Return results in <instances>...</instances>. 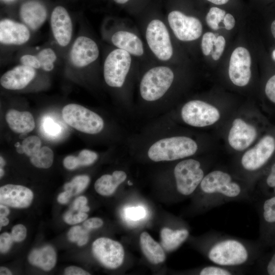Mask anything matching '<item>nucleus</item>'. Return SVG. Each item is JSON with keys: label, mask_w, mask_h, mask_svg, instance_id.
<instances>
[{"label": "nucleus", "mask_w": 275, "mask_h": 275, "mask_svg": "<svg viewBox=\"0 0 275 275\" xmlns=\"http://www.w3.org/2000/svg\"><path fill=\"white\" fill-rule=\"evenodd\" d=\"M173 174L176 190L184 196L194 194L205 175L201 162L193 158L178 162L174 167Z\"/></svg>", "instance_id": "nucleus-6"}, {"label": "nucleus", "mask_w": 275, "mask_h": 275, "mask_svg": "<svg viewBox=\"0 0 275 275\" xmlns=\"http://www.w3.org/2000/svg\"><path fill=\"white\" fill-rule=\"evenodd\" d=\"M10 213L8 208L4 204L0 205V216H7Z\"/></svg>", "instance_id": "nucleus-52"}, {"label": "nucleus", "mask_w": 275, "mask_h": 275, "mask_svg": "<svg viewBox=\"0 0 275 275\" xmlns=\"http://www.w3.org/2000/svg\"><path fill=\"white\" fill-rule=\"evenodd\" d=\"M203 251L213 264L244 268L256 263L262 254L259 242L211 232L205 236Z\"/></svg>", "instance_id": "nucleus-1"}, {"label": "nucleus", "mask_w": 275, "mask_h": 275, "mask_svg": "<svg viewBox=\"0 0 275 275\" xmlns=\"http://www.w3.org/2000/svg\"><path fill=\"white\" fill-rule=\"evenodd\" d=\"M214 46L215 49L211 53L212 57L214 60H218L222 56L225 46V39L222 36L216 38Z\"/></svg>", "instance_id": "nucleus-41"}, {"label": "nucleus", "mask_w": 275, "mask_h": 275, "mask_svg": "<svg viewBox=\"0 0 275 275\" xmlns=\"http://www.w3.org/2000/svg\"><path fill=\"white\" fill-rule=\"evenodd\" d=\"M272 59L275 61V49L272 52Z\"/></svg>", "instance_id": "nucleus-60"}, {"label": "nucleus", "mask_w": 275, "mask_h": 275, "mask_svg": "<svg viewBox=\"0 0 275 275\" xmlns=\"http://www.w3.org/2000/svg\"><path fill=\"white\" fill-rule=\"evenodd\" d=\"M87 199L85 197L80 196L73 202L70 209L77 212H88L90 208L87 205Z\"/></svg>", "instance_id": "nucleus-43"}, {"label": "nucleus", "mask_w": 275, "mask_h": 275, "mask_svg": "<svg viewBox=\"0 0 275 275\" xmlns=\"http://www.w3.org/2000/svg\"><path fill=\"white\" fill-rule=\"evenodd\" d=\"M43 132L50 137L58 136L62 131L61 127L50 117H44L42 123Z\"/></svg>", "instance_id": "nucleus-35"}, {"label": "nucleus", "mask_w": 275, "mask_h": 275, "mask_svg": "<svg viewBox=\"0 0 275 275\" xmlns=\"http://www.w3.org/2000/svg\"><path fill=\"white\" fill-rule=\"evenodd\" d=\"M112 43L130 54L141 56L144 53L142 42L135 34L127 31H118L112 37Z\"/></svg>", "instance_id": "nucleus-23"}, {"label": "nucleus", "mask_w": 275, "mask_h": 275, "mask_svg": "<svg viewBox=\"0 0 275 275\" xmlns=\"http://www.w3.org/2000/svg\"><path fill=\"white\" fill-rule=\"evenodd\" d=\"M127 178L126 173L121 170L114 171L112 175L105 174L95 182L94 188L97 193L102 196H110Z\"/></svg>", "instance_id": "nucleus-24"}, {"label": "nucleus", "mask_w": 275, "mask_h": 275, "mask_svg": "<svg viewBox=\"0 0 275 275\" xmlns=\"http://www.w3.org/2000/svg\"><path fill=\"white\" fill-rule=\"evenodd\" d=\"M64 121L75 129L90 134L100 133L104 122L97 113L77 104H69L62 109Z\"/></svg>", "instance_id": "nucleus-5"}, {"label": "nucleus", "mask_w": 275, "mask_h": 275, "mask_svg": "<svg viewBox=\"0 0 275 275\" xmlns=\"http://www.w3.org/2000/svg\"><path fill=\"white\" fill-rule=\"evenodd\" d=\"M13 240L11 235L7 232L0 236V251L2 253H7L11 248Z\"/></svg>", "instance_id": "nucleus-44"}, {"label": "nucleus", "mask_w": 275, "mask_h": 275, "mask_svg": "<svg viewBox=\"0 0 275 275\" xmlns=\"http://www.w3.org/2000/svg\"><path fill=\"white\" fill-rule=\"evenodd\" d=\"M257 135L256 128L241 118H236L232 123L228 140L230 146L237 151H242L249 147Z\"/></svg>", "instance_id": "nucleus-15"}, {"label": "nucleus", "mask_w": 275, "mask_h": 275, "mask_svg": "<svg viewBox=\"0 0 275 275\" xmlns=\"http://www.w3.org/2000/svg\"><path fill=\"white\" fill-rule=\"evenodd\" d=\"M72 196L70 192L65 190L58 196V201L61 204H66L69 202Z\"/></svg>", "instance_id": "nucleus-51"}, {"label": "nucleus", "mask_w": 275, "mask_h": 275, "mask_svg": "<svg viewBox=\"0 0 275 275\" xmlns=\"http://www.w3.org/2000/svg\"><path fill=\"white\" fill-rule=\"evenodd\" d=\"M226 14V12L220 8H211L206 16L207 25L213 30H218V23L224 20Z\"/></svg>", "instance_id": "nucleus-33"}, {"label": "nucleus", "mask_w": 275, "mask_h": 275, "mask_svg": "<svg viewBox=\"0 0 275 275\" xmlns=\"http://www.w3.org/2000/svg\"><path fill=\"white\" fill-rule=\"evenodd\" d=\"M90 178L87 175H78L66 183L64 186L65 190L70 192L72 196L81 193L88 185Z\"/></svg>", "instance_id": "nucleus-29"}, {"label": "nucleus", "mask_w": 275, "mask_h": 275, "mask_svg": "<svg viewBox=\"0 0 275 275\" xmlns=\"http://www.w3.org/2000/svg\"><path fill=\"white\" fill-rule=\"evenodd\" d=\"M275 187V162L270 167L264 180L262 192L263 196H267Z\"/></svg>", "instance_id": "nucleus-36"}, {"label": "nucleus", "mask_w": 275, "mask_h": 275, "mask_svg": "<svg viewBox=\"0 0 275 275\" xmlns=\"http://www.w3.org/2000/svg\"><path fill=\"white\" fill-rule=\"evenodd\" d=\"M41 65V68L45 71H50L54 67L53 63L57 59L56 54L50 48L41 50L36 56Z\"/></svg>", "instance_id": "nucleus-31"}, {"label": "nucleus", "mask_w": 275, "mask_h": 275, "mask_svg": "<svg viewBox=\"0 0 275 275\" xmlns=\"http://www.w3.org/2000/svg\"><path fill=\"white\" fill-rule=\"evenodd\" d=\"M148 44L156 57L161 61L169 60L173 54V48L168 31L159 20H152L146 33Z\"/></svg>", "instance_id": "nucleus-10"}, {"label": "nucleus", "mask_w": 275, "mask_h": 275, "mask_svg": "<svg viewBox=\"0 0 275 275\" xmlns=\"http://www.w3.org/2000/svg\"><path fill=\"white\" fill-rule=\"evenodd\" d=\"M32 191L19 185L7 184L0 188L1 204L14 208L29 206L33 199Z\"/></svg>", "instance_id": "nucleus-18"}, {"label": "nucleus", "mask_w": 275, "mask_h": 275, "mask_svg": "<svg viewBox=\"0 0 275 275\" xmlns=\"http://www.w3.org/2000/svg\"><path fill=\"white\" fill-rule=\"evenodd\" d=\"M131 62L130 53L126 51L118 48L111 51L104 63L103 75L106 83L112 87H122Z\"/></svg>", "instance_id": "nucleus-8"}, {"label": "nucleus", "mask_w": 275, "mask_h": 275, "mask_svg": "<svg viewBox=\"0 0 275 275\" xmlns=\"http://www.w3.org/2000/svg\"><path fill=\"white\" fill-rule=\"evenodd\" d=\"M145 209L141 206L129 207L125 209L126 217L131 221L140 220L145 216Z\"/></svg>", "instance_id": "nucleus-40"}, {"label": "nucleus", "mask_w": 275, "mask_h": 275, "mask_svg": "<svg viewBox=\"0 0 275 275\" xmlns=\"http://www.w3.org/2000/svg\"><path fill=\"white\" fill-rule=\"evenodd\" d=\"M103 223L101 219L98 217H93L85 221L83 224V226L90 230L101 227Z\"/></svg>", "instance_id": "nucleus-47"}, {"label": "nucleus", "mask_w": 275, "mask_h": 275, "mask_svg": "<svg viewBox=\"0 0 275 275\" xmlns=\"http://www.w3.org/2000/svg\"><path fill=\"white\" fill-rule=\"evenodd\" d=\"M201 205L211 209L233 201H252V189L237 181L229 173L219 170L205 175L198 188Z\"/></svg>", "instance_id": "nucleus-2"}, {"label": "nucleus", "mask_w": 275, "mask_h": 275, "mask_svg": "<svg viewBox=\"0 0 275 275\" xmlns=\"http://www.w3.org/2000/svg\"><path fill=\"white\" fill-rule=\"evenodd\" d=\"M258 203L260 240L262 245L275 244V196H263Z\"/></svg>", "instance_id": "nucleus-12"}, {"label": "nucleus", "mask_w": 275, "mask_h": 275, "mask_svg": "<svg viewBox=\"0 0 275 275\" xmlns=\"http://www.w3.org/2000/svg\"><path fill=\"white\" fill-rule=\"evenodd\" d=\"M251 58L244 47H238L233 51L230 60L229 75L236 86L243 87L249 82L251 76Z\"/></svg>", "instance_id": "nucleus-14"}, {"label": "nucleus", "mask_w": 275, "mask_h": 275, "mask_svg": "<svg viewBox=\"0 0 275 275\" xmlns=\"http://www.w3.org/2000/svg\"><path fill=\"white\" fill-rule=\"evenodd\" d=\"M54 154L52 150L47 146H43L30 157L31 162L36 167L47 169L53 161Z\"/></svg>", "instance_id": "nucleus-28"}, {"label": "nucleus", "mask_w": 275, "mask_h": 275, "mask_svg": "<svg viewBox=\"0 0 275 275\" xmlns=\"http://www.w3.org/2000/svg\"><path fill=\"white\" fill-rule=\"evenodd\" d=\"M88 217L86 212H77L74 213L71 210L66 212L64 216V221L69 225H74L79 223L85 221Z\"/></svg>", "instance_id": "nucleus-39"}, {"label": "nucleus", "mask_w": 275, "mask_h": 275, "mask_svg": "<svg viewBox=\"0 0 275 275\" xmlns=\"http://www.w3.org/2000/svg\"><path fill=\"white\" fill-rule=\"evenodd\" d=\"M97 153L93 151L84 149L77 156L79 166H87L93 164L97 159Z\"/></svg>", "instance_id": "nucleus-37"}, {"label": "nucleus", "mask_w": 275, "mask_h": 275, "mask_svg": "<svg viewBox=\"0 0 275 275\" xmlns=\"http://www.w3.org/2000/svg\"><path fill=\"white\" fill-rule=\"evenodd\" d=\"M64 274L66 275H89V272L83 269L74 266L67 267L64 271Z\"/></svg>", "instance_id": "nucleus-49"}, {"label": "nucleus", "mask_w": 275, "mask_h": 275, "mask_svg": "<svg viewBox=\"0 0 275 275\" xmlns=\"http://www.w3.org/2000/svg\"><path fill=\"white\" fill-rule=\"evenodd\" d=\"M198 146L186 136L163 137L155 141L147 148L148 158L154 162L170 161L190 157L197 151Z\"/></svg>", "instance_id": "nucleus-3"}, {"label": "nucleus", "mask_w": 275, "mask_h": 275, "mask_svg": "<svg viewBox=\"0 0 275 275\" xmlns=\"http://www.w3.org/2000/svg\"><path fill=\"white\" fill-rule=\"evenodd\" d=\"M11 235L14 241H22L26 235V228L21 224L16 225L13 227Z\"/></svg>", "instance_id": "nucleus-42"}, {"label": "nucleus", "mask_w": 275, "mask_h": 275, "mask_svg": "<svg viewBox=\"0 0 275 275\" xmlns=\"http://www.w3.org/2000/svg\"><path fill=\"white\" fill-rule=\"evenodd\" d=\"M64 166L68 170H73L79 167L77 157L69 155L63 160Z\"/></svg>", "instance_id": "nucleus-48"}, {"label": "nucleus", "mask_w": 275, "mask_h": 275, "mask_svg": "<svg viewBox=\"0 0 275 275\" xmlns=\"http://www.w3.org/2000/svg\"><path fill=\"white\" fill-rule=\"evenodd\" d=\"M89 231L84 226H74L68 231V238L71 242H76L78 245L82 246L88 241Z\"/></svg>", "instance_id": "nucleus-30"}, {"label": "nucleus", "mask_w": 275, "mask_h": 275, "mask_svg": "<svg viewBox=\"0 0 275 275\" xmlns=\"http://www.w3.org/2000/svg\"><path fill=\"white\" fill-rule=\"evenodd\" d=\"M98 56L99 49L96 43L89 38L80 36L72 45L70 59L74 66L83 67L95 61Z\"/></svg>", "instance_id": "nucleus-16"}, {"label": "nucleus", "mask_w": 275, "mask_h": 275, "mask_svg": "<svg viewBox=\"0 0 275 275\" xmlns=\"http://www.w3.org/2000/svg\"><path fill=\"white\" fill-rule=\"evenodd\" d=\"M92 250L94 257L106 268H117L123 262L124 251L122 244L109 238L97 239L92 244Z\"/></svg>", "instance_id": "nucleus-11"}, {"label": "nucleus", "mask_w": 275, "mask_h": 275, "mask_svg": "<svg viewBox=\"0 0 275 275\" xmlns=\"http://www.w3.org/2000/svg\"><path fill=\"white\" fill-rule=\"evenodd\" d=\"M28 26L8 19L0 22V42L5 45H22L30 39Z\"/></svg>", "instance_id": "nucleus-19"}, {"label": "nucleus", "mask_w": 275, "mask_h": 275, "mask_svg": "<svg viewBox=\"0 0 275 275\" xmlns=\"http://www.w3.org/2000/svg\"><path fill=\"white\" fill-rule=\"evenodd\" d=\"M274 152L275 138L266 135L243 154L240 159L241 166L248 172H257L265 167Z\"/></svg>", "instance_id": "nucleus-9"}, {"label": "nucleus", "mask_w": 275, "mask_h": 275, "mask_svg": "<svg viewBox=\"0 0 275 275\" xmlns=\"http://www.w3.org/2000/svg\"><path fill=\"white\" fill-rule=\"evenodd\" d=\"M0 274L1 275H10V274H12V273L8 268L5 267L1 266L0 267Z\"/></svg>", "instance_id": "nucleus-54"}, {"label": "nucleus", "mask_w": 275, "mask_h": 275, "mask_svg": "<svg viewBox=\"0 0 275 275\" xmlns=\"http://www.w3.org/2000/svg\"><path fill=\"white\" fill-rule=\"evenodd\" d=\"M29 262L45 271L54 267L57 261V255L50 245H45L39 249L33 250L28 257Z\"/></svg>", "instance_id": "nucleus-25"}, {"label": "nucleus", "mask_w": 275, "mask_h": 275, "mask_svg": "<svg viewBox=\"0 0 275 275\" xmlns=\"http://www.w3.org/2000/svg\"><path fill=\"white\" fill-rule=\"evenodd\" d=\"M271 31L273 37L275 38V20L271 23Z\"/></svg>", "instance_id": "nucleus-56"}, {"label": "nucleus", "mask_w": 275, "mask_h": 275, "mask_svg": "<svg viewBox=\"0 0 275 275\" xmlns=\"http://www.w3.org/2000/svg\"><path fill=\"white\" fill-rule=\"evenodd\" d=\"M22 22L33 31L38 30L47 18L45 6L37 0H29L22 4L19 11Z\"/></svg>", "instance_id": "nucleus-21"}, {"label": "nucleus", "mask_w": 275, "mask_h": 275, "mask_svg": "<svg viewBox=\"0 0 275 275\" xmlns=\"http://www.w3.org/2000/svg\"><path fill=\"white\" fill-rule=\"evenodd\" d=\"M22 65L29 66L34 69L41 68V65L36 56L31 54H25L20 58Z\"/></svg>", "instance_id": "nucleus-45"}, {"label": "nucleus", "mask_w": 275, "mask_h": 275, "mask_svg": "<svg viewBox=\"0 0 275 275\" xmlns=\"http://www.w3.org/2000/svg\"><path fill=\"white\" fill-rule=\"evenodd\" d=\"M181 116L187 125L195 127L211 125L220 118L218 109L212 105L199 100L186 102L182 107Z\"/></svg>", "instance_id": "nucleus-7"}, {"label": "nucleus", "mask_w": 275, "mask_h": 275, "mask_svg": "<svg viewBox=\"0 0 275 275\" xmlns=\"http://www.w3.org/2000/svg\"><path fill=\"white\" fill-rule=\"evenodd\" d=\"M21 145L23 153L31 157L35 154L41 148V141L37 136L31 135L25 138Z\"/></svg>", "instance_id": "nucleus-34"}, {"label": "nucleus", "mask_w": 275, "mask_h": 275, "mask_svg": "<svg viewBox=\"0 0 275 275\" xmlns=\"http://www.w3.org/2000/svg\"><path fill=\"white\" fill-rule=\"evenodd\" d=\"M5 118L10 128L17 133H29L35 127L34 118L29 112L11 109L7 113Z\"/></svg>", "instance_id": "nucleus-22"}, {"label": "nucleus", "mask_w": 275, "mask_h": 275, "mask_svg": "<svg viewBox=\"0 0 275 275\" xmlns=\"http://www.w3.org/2000/svg\"><path fill=\"white\" fill-rule=\"evenodd\" d=\"M174 78L172 70L166 66L151 68L143 76L140 85L142 98L147 102L160 99L171 86Z\"/></svg>", "instance_id": "nucleus-4"}, {"label": "nucleus", "mask_w": 275, "mask_h": 275, "mask_svg": "<svg viewBox=\"0 0 275 275\" xmlns=\"http://www.w3.org/2000/svg\"><path fill=\"white\" fill-rule=\"evenodd\" d=\"M4 171L2 168L1 167L0 168V177L1 178L4 175Z\"/></svg>", "instance_id": "nucleus-59"}, {"label": "nucleus", "mask_w": 275, "mask_h": 275, "mask_svg": "<svg viewBox=\"0 0 275 275\" xmlns=\"http://www.w3.org/2000/svg\"><path fill=\"white\" fill-rule=\"evenodd\" d=\"M0 164H1V168L4 167L6 164L5 161L4 160V158L2 156H1V158H0Z\"/></svg>", "instance_id": "nucleus-58"}, {"label": "nucleus", "mask_w": 275, "mask_h": 275, "mask_svg": "<svg viewBox=\"0 0 275 275\" xmlns=\"http://www.w3.org/2000/svg\"><path fill=\"white\" fill-rule=\"evenodd\" d=\"M215 5H224L229 2V0H207Z\"/></svg>", "instance_id": "nucleus-55"}, {"label": "nucleus", "mask_w": 275, "mask_h": 275, "mask_svg": "<svg viewBox=\"0 0 275 275\" xmlns=\"http://www.w3.org/2000/svg\"><path fill=\"white\" fill-rule=\"evenodd\" d=\"M256 263L258 264L261 272L275 275V250L265 257L261 255Z\"/></svg>", "instance_id": "nucleus-32"}, {"label": "nucleus", "mask_w": 275, "mask_h": 275, "mask_svg": "<svg viewBox=\"0 0 275 275\" xmlns=\"http://www.w3.org/2000/svg\"><path fill=\"white\" fill-rule=\"evenodd\" d=\"M36 75L34 68L23 65H18L5 73L1 77V85L8 90L24 88Z\"/></svg>", "instance_id": "nucleus-20"}, {"label": "nucleus", "mask_w": 275, "mask_h": 275, "mask_svg": "<svg viewBox=\"0 0 275 275\" xmlns=\"http://www.w3.org/2000/svg\"><path fill=\"white\" fill-rule=\"evenodd\" d=\"M189 231L181 228L173 230L163 228L160 232L161 244L167 252H172L179 247L188 237Z\"/></svg>", "instance_id": "nucleus-27"}, {"label": "nucleus", "mask_w": 275, "mask_h": 275, "mask_svg": "<svg viewBox=\"0 0 275 275\" xmlns=\"http://www.w3.org/2000/svg\"><path fill=\"white\" fill-rule=\"evenodd\" d=\"M9 222V219L7 216H0L1 229L2 227L7 226Z\"/></svg>", "instance_id": "nucleus-53"}, {"label": "nucleus", "mask_w": 275, "mask_h": 275, "mask_svg": "<svg viewBox=\"0 0 275 275\" xmlns=\"http://www.w3.org/2000/svg\"><path fill=\"white\" fill-rule=\"evenodd\" d=\"M116 3L120 4H123L127 3L129 0H114Z\"/></svg>", "instance_id": "nucleus-57"}, {"label": "nucleus", "mask_w": 275, "mask_h": 275, "mask_svg": "<svg viewBox=\"0 0 275 275\" xmlns=\"http://www.w3.org/2000/svg\"><path fill=\"white\" fill-rule=\"evenodd\" d=\"M169 25L175 36L183 41H193L199 38L202 32V25L197 18L173 11L168 15Z\"/></svg>", "instance_id": "nucleus-13"}, {"label": "nucleus", "mask_w": 275, "mask_h": 275, "mask_svg": "<svg viewBox=\"0 0 275 275\" xmlns=\"http://www.w3.org/2000/svg\"><path fill=\"white\" fill-rule=\"evenodd\" d=\"M216 38L215 35L211 32H207L203 35L201 47L205 56H208L213 50Z\"/></svg>", "instance_id": "nucleus-38"}, {"label": "nucleus", "mask_w": 275, "mask_h": 275, "mask_svg": "<svg viewBox=\"0 0 275 275\" xmlns=\"http://www.w3.org/2000/svg\"><path fill=\"white\" fill-rule=\"evenodd\" d=\"M140 241L142 251L150 262L157 264L165 260L166 255L162 247L147 232H143L141 234Z\"/></svg>", "instance_id": "nucleus-26"}, {"label": "nucleus", "mask_w": 275, "mask_h": 275, "mask_svg": "<svg viewBox=\"0 0 275 275\" xmlns=\"http://www.w3.org/2000/svg\"><path fill=\"white\" fill-rule=\"evenodd\" d=\"M223 20L226 29L231 30L234 28L235 24V20L233 15L231 14H226Z\"/></svg>", "instance_id": "nucleus-50"}, {"label": "nucleus", "mask_w": 275, "mask_h": 275, "mask_svg": "<svg viewBox=\"0 0 275 275\" xmlns=\"http://www.w3.org/2000/svg\"><path fill=\"white\" fill-rule=\"evenodd\" d=\"M265 92L267 98L275 103V75L271 76L266 82Z\"/></svg>", "instance_id": "nucleus-46"}, {"label": "nucleus", "mask_w": 275, "mask_h": 275, "mask_svg": "<svg viewBox=\"0 0 275 275\" xmlns=\"http://www.w3.org/2000/svg\"><path fill=\"white\" fill-rule=\"evenodd\" d=\"M50 24L53 36L58 44L62 46L67 45L72 36V24L65 8L59 6L54 9L51 15Z\"/></svg>", "instance_id": "nucleus-17"}]
</instances>
